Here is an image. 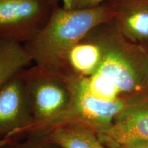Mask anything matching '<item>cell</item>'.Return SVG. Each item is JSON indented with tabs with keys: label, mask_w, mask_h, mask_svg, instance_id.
<instances>
[{
	"label": "cell",
	"mask_w": 148,
	"mask_h": 148,
	"mask_svg": "<svg viewBox=\"0 0 148 148\" xmlns=\"http://www.w3.org/2000/svg\"><path fill=\"white\" fill-rule=\"evenodd\" d=\"M20 73L0 90V136H10L33 123L29 114L30 101Z\"/></svg>",
	"instance_id": "cell-6"
},
{
	"label": "cell",
	"mask_w": 148,
	"mask_h": 148,
	"mask_svg": "<svg viewBox=\"0 0 148 148\" xmlns=\"http://www.w3.org/2000/svg\"><path fill=\"white\" fill-rule=\"evenodd\" d=\"M41 13L38 0H0V28L23 32L31 28Z\"/></svg>",
	"instance_id": "cell-8"
},
{
	"label": "cell",
	"mask_w": 148,
	"mask_h": 148,
	"mask_svg": "<svg viewBox=\"0 0 148 148\" xmlns=\"http://www.w3.org/2000/svg\"><path fill=\"white\" fill-rule=\"evenodd\" d=\"M70 92V102L64 111L52 119L35 124L39 127L79 124L103 134L110 128L114 118L132 99L103 101L90 95L74 77H64Z\"/></svg>",
	"instance_id": "cell-3"
},
{
	"label": "cell",
	"mask_w": 148,
	"mask_h": 148,
	"mask_svg": "<svg viewBox=\"0 0 148 148\" xmlns=\"http://www.w3.org/2000/svg\"><path fill=\"white\" fill-rule=\"evenodd\" d=\"M101 58L102 50L97 40H86L85 37L69 47L48 69L64 77H88L96 71Z\"/></svg>",
	"instance_id": "cell-7"
},
{
	"label": "cell",
	"mask_w": 148,
	"mask_h": 148,
	"mask_svg": "<svg viewBox=\"0 0 148 148\" xmlns=\"http://www.w3.org/2000/svg\"><path fill=\"white\" fill-rule=\"evenodd\" d=\"M32 57L14 38H0V90L28 66Z\"/></svg>",
	"instance_id": "cell-10"
},
{
	"label": "cell",
	"mask_w": 148,
	"mask_h": 148,
	"mask_svg": "<svg viewBox=\"0 0 148 148\" xmlns=\"http://www.w3.org/2000/svg\"><path fill=\"white\" fill-rule=\"evenodd\" d=\"M35 120L31 124L47 121L64 111L70 102V92L62 75L36 66L21 71Z\"/></svg>",
	"instance_id": "cell-4"
},
{
	"label": "cell",
	"mask_w": 148,
	"mask_h": 148,
	"mask_svg": "<svg viewBox=\"0 0 148 148\" xmlns=\"http://www.w3.org/2000/svg\"><path fill=\"white\" fill-rule=\"evenodd\" d=\"M113 16L110 9L103 6L57 9L45 26L31 37L25 49L36 66L51 69L69 47Z\"/></svg>",
	"instance_id": "cell-1"
},
{
	"label": "cell",
	"mask_w": 148,
	"mask_h": 148,
	"mask_svg": "<svg viewBox=\"0 0 148 148\" xmlns=\"http://www.w3.org/2000/svg\"><path fill=\"white\" fill-rule=\"evenodd\" d=\"M100 135L115 147L148 140V95L130 100L114 118L110 128Z\"/></svg>",
	"instance_id": "cell-5"
},
{
	"label": "cell",
	"mask_w": 148,
	"mask_h": 148,
	"mask_svg": "<svg viewBox=\"0 0 148 148\" xmlns=\"http://www.w3.org/2000/svg\"><path fill=\"white\" fill-rule=\"evenodd\" d=\"M119 148H148V140H140L119 146Z\"/></svg>",
	"instance_id": "cell-13"
},
{
	"label": "cell",
	"mask_w": 148,
	"mask_h": 148,
	"mask_svg": "<svg viewBox=\"0 0 148 148\" xmlns=\"http://www.w3.org/2000/svg\"><path fill=\"white\" fill-rule=\"evenodd\" d=\"M8 143H9V141H8V140L7 139V138H0V147L8 145Z\"/></svg>",
	"instance_id": "cell-14"
},
{
	"label": "cell",
	"mask_w": 148,
	"mask_h": 148,
	"mask_svg": "<svg viewBox=\"0 0 148 148\" xmlns=\"http://www.w3.org/2000/svg\"><path fill=\"white\" fill-rule=\"evenodd\" d=\"M97 40L102 58L95 73L111 81L122 96L144 95L148 90V51L118 31Z\"/></svg>",
	"instance_id": "cell-2"
},
{
	"label": "cell",
	"mask_w": 148,
	"mask_h": 148,
	"mask_svg": "<svg viewBox=\"0 0 148 148\" xmlns=\"http://www.w3.org/2000/svg\"><path fill=\"white\" fill-rule=\"evenodd\" d=\"M114 16L117 31L130 42L148 40V0L127 5Z\"/></svg>",
	"instance_id": "cell-9"
},
{
	"label": "cell",
	"mask_w": 148,
	"mask_h": 148,
	"mask_svg": "<svg viewBox=\"0 0 148 148\" xmlns=\"http://www.w3.org/2000/svg\"><path fill=\"white\" fill-rule=\"evenodd\" d=\"M103 0H73L72 9L90 8L98 6Z\"/></svg>",
	"instance_id": "cell-12"
},
{
	"label": "cell",
	"mask_w": 148,
	"mask_h": 148,
	"mask_svg": "<svg viewBox=\"0 0 148 148\" xmlns=\"http://www.w3.org/2000/svg\"><path fill=\"white\" fill-rule=\"evenodd\" d=\"M49 138L62 148H104L94 131L75 123L55 127Z\"/></svg>",
	"instance_id": "cell-11"
}]
</instances>
